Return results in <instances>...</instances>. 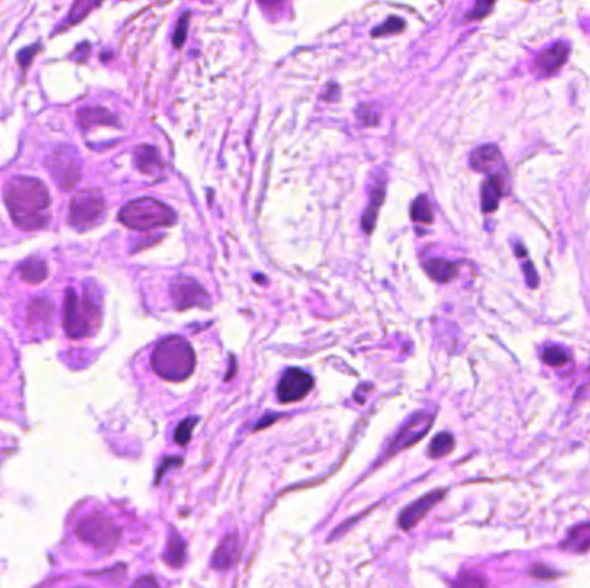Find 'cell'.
Instances as JSON below:
<instances>
[{"label": "cell", "instance_id": "obj_1", "mask_svg": "<svg viewBox=\"0 0 590 588\" xmlns=\"http://www.w3.org/2000/svg\"><path fill=\"white\" fill-rule=\"evenodd\" d=\"M4 202L12 221L24 231H36L47 226L51 216V196L36 178L16 176L4 186Z\"/></svg>", "mask_w": 590, "mask_h": 588}, {"label": "cell", "instance_id": "obj_2", "mask_svg": "<svg viewBox=\"0 0 590 588\" xmlns=\"http://www.w3.org/2000/svg\"><path fill=\"white\" fill-rule=\"evenodd\" d=\"M152 368L168 382H183L193 372L195 354L190 343L181 337H168L152 352Z\"/></svg>", "mask_w": 590, "mask_h": 588}, {"label": "cell", "instance_id": "obj_3", "mask_svg": "<svg viewBox=\"0 0 590 588\" xmlns=\"http://www.w3.org/2000/svg\"><path fill=\"white\" fill-rule=\"evenodd\" d=\"M119 221L126 228L147 231L152 228L171 226L176 223V213L163 202L151 197H140L126 202L119 211Z\"/></svg>", "mask_w": 590, "mask_h": 588}, {"label": "cell", "instance_id": "obj_4", "mask_svg": "<svg viewBox=\"0 0 590 588\" xmlns=\"http://www.w3.org/2000/svg\"><path fill=\"white\" fill-rule=\"evenodd\" d=\"M95 321H98V308L90 299L88 293L85 300L80 302L74 288L66 290L64 297V330L66 335L73 340L83 338L93 330Z\"/></svg>", "mask_w": 590, "mask_h": 588}, {"label": "cell", "instance_id": "obj_5", "mask_svg": "<svg viewBox=\"0 0 590 588\" xmlns=\"http://www.w3.org/2000/svg\"><path fill=\"white\" fill-rule=\"evenodd\" d=\"M106 216V198L101 190L86 188L74 193L69 204V223L74 230H92Z\"/></svg>", "mask_w": 590, "mask_h": 588}, {"label": "cell", "instance_id": "obj_6", "mask_svg": "<svg viewBox=\"0 0 590 588\" xmlns=\"http://www.w3.org/2000/svg\"><path fill=\"white\" fill-rule=\"evenodd\" d=\"M76 535L81 542L93 545L97 549H114L121 538V529L109 516L102 512H93L81 517L76 524Z\"/></svg>", "mask_w": 590, "mask_h": 588}, {"label": "cell", "instance_id": "obj_7", "mask_svg": "<svg viewBox=\"0 0 590 588\" xmlns=\"http://www.w3.org/2000/svg\"><path fill=\"white\" fill-rule=\"evenodd\" d=\"M49 173L54 178L59 188L73 190L81 178V159L73 145H59L49 154L47 161Z\"/></svg>", "mask_w": 590, "mask_h": 588}, {"label": "cell", "instance_id": "obj_8", "mask_svg": "<svg viewBox=\"0 0 590 588\" xmlns=\"http://www.w3.org/2000/svg\"><path fill=\"white\" fill-rule=\"evenodd\" d=\"M312 385H315V380L309 372L299 370V368L287 370L278 382V388H276L278 400L283 404L302 400L312 390Z\"/></svg>", "mask_w": 590, "mask_h": 588}, {"label": "cell", "instance_id": "obj_9", "mask_svg": "<svg viewBox=\"0 0 590 588\" xmlns=\"http://www.w3.org/2000/svg\"><path fill=\"white\" fill-rule=\"evenodd\" d=\"M433 423V416L428 412H418L414 416L410 417L406 421V425L399 430L397 435H395L394 442L390 444L389 454H397L401 450L407 449V447L414 445L416 442H419L424 435L428 433L430 426Z\"/></svg>", "mask_w": 590, "mask_h": 588}, {"label": "cell", "instance_id": "obj_10", "mask_svg": "<svg viewBox=\"0 0 590 588\" xmlns=\"http://www.w3.org/2000/svg\"><path fill=\"white\" fill-rule=\"evenodd\" d=\"M171 297L176 309H190L195 305L209 304V295L197 281L190 278H176L171 283Z\"/></svg>", "mask_w": 590, "mask_h": 588}, {"label": "cell", "instance_id": "obj_11", "mask_svg": "<svg viewBox=\"0 0 590 588\" xmlns=\"http://www.w3.org/2000/svg\"><path fill=\"white\" fill-rule=\"evenodd\" d=\"M444 495L445 490H437L422 497L419 500H416L414 504H411L410 507H406L401 512V516H399V527H401L404 532H411V529L444 499Z\"/></svg>", "mask_w": 590, "mask_h": 588}, {"label": "cell", "instance_id": "obj_12", "mask_svg": "<svg viewBox=\"0 0 590 588\" xmlns=\"http://www.w3.org/2000/svg\"><path fill=\"white\" fill-rule=\"evenodd\" d=\"M242 554L240 537L237 533H230L223 538L220 547L216 549L213 556V566L216 569H230L237 564Z\"/></svg>", "mask_w": 590, "mask_h": 588}, {"label": "cell", "instance_id": "obj_13", "mask_svg": "<svg viewBox=\"0 0 590 588\" xmlns=\"http://www.w3.org/2000/svg\"><path fill=\"white\" fill-rule=\"evenodd\" d=\"M502 156L499 152L496 145H482V147L474 148L472 154V166L477 171L487 173L490 176L499 175V169L502 168Z\"/></svg>", "mask_w": 590, "mask_h": 588}, {"label": "cell", "instance_id": "obj_14", "mask_svg": "<svg viewBox=\"0 0 590 588\" xmlns=\"http://www.w3.org/2000/svg\"><path fill=\"white\" fill-rule=\"evenodd\" d=\"M568 54L569 45L566 41H558V44L552 45L549 51L540 54L537 61H535V68H537V71L542 74V76H549V74L558 71L561 66L566 62Z\"/></svg>", "mask_w": 590, "mask_h": 588}, {"label": "cell", "instance_id": "obj_15", "mask_svg": "<svg viewBox=\"0 0 590 588\" xmlns=\"http://www.w3.org/2000/svg\"><path fill=\"white\" fill-rule=\"evenodd\" d=\"M135 161H137V166L143 175L148 176H158L163 171V161H161V156L158 148L151 147V145H142L135 151Z\"/></svg>", "mask_w": 590, "mask_h": 588}, {"label": "cell", "instance_id": "obj_16", "mask_svg": "<svg viewBox=\"0 0 590 588\" xmlns=\"http://www.w3.org/2000/svg\"><path fill=\"white\" fill-rule=\"evenodd\" d=\"M502 192H504V181H502L501 175L490 176L482 186V209L484 213H494L497 209L499 202L502 198Z\"/></svg>", "mask_w": 590, "mask_h": 588}, {"label": "cell", "instance_id": "obj_17", "mask_svg": "<svg viewBox=\"0 0 590 588\" xmlns=\"http://www.w3.org/2000/svg\"><path fill=\"white\" fill-rule=\"evenodd\" d=\"M76 119L80 128H83V130H88V128L95 126V124H111V126H116L118 124V119L107 109H102V107H85V109H80Z\"/></svg>", "mask_w": 590, "mask_h": 588}, {"label": "cell", "instance_id": "obj_18", "mask_svg": "<svg viewBox=\"0 0 590 588\" xmlns=\"http://www.w3.org/2000/svg\"><path fill=\"white\" fill-rule=\"evenodd\" d=\"M54 305L49 299H35L31 300L30 309H28V321L35 328H49L52 325Z\"/></svg>", "mask_w": 590, "mask_h": 588}, {"label": "cell", "instance_id": "obj_19", "mask_svg": "<svg viewBox=\"0 0 590 588\" xmlns=\"http://www.w3.org/2000/svg\"><path fill=\"white\" fill-rule=\"evenodd\" d=\"M18 273H19V276H21V280L26 281V283L39 285V283H42V281L47 280L49 268H47V263H45L44 259L30 258V259L23 260V263L19 264Z\"/></svg>", "mask_w": 590, "mask_h": 588}, {"label": "cell", "instance_id": "obj_20", "mask_svg": "<svg viewBox=\"0 0 590 588\" xmlns=\"http://www.w3.org/2000/svg\"><path fill=\"white\" fill-rule=\"evenodd\" d=\"M423 268L424 271H427V275L430 276L432 280H435L437 283H447V281L456 278L457 275L456 264L445 259H428L424 260Z\"/></svg>", "mask_w": 590, "mask_h": 588}, {"label": "cell", "instance_id": "obj_21", "mask_svg": "<svg viewBox=\"0 0 590 588\" xmlns=\"http://www.w3.org/2000/svg\"><path fill=\"white\" fill-rule=\"evenodd\" d=\"M561 547L571 552H587L590 549V523L576 524L569 529L566 540L561 544Z\"/></svg>", "mask_w": 590, "mask_h": 588}, {"label": "cell", "instance_id": "obj_22", "mask_svg": "<svg viewBox=\"0 0 590 588\" xmlns=\"http://www.w3.org/2000/svg\"><path fill=\"white\" fill-rule=\"evenodd\" d=\"M383 197H385V183H383V180H380L377 181V185H375L373 193H371L370 209L362 214V230H365L366 233H371V231H373L375 219H377V213L380 209V204H382Z\"/></svg>", "mask_w": 590, "mask_h": 588}, {"label": "cell", "instance_id": "obj_23", "mask_svg": "<svg viewBox=\"0 0 590 588\" xmlns=\"http://www.w3.org/2000/svg\"><path fill=\"white\" fill-rule=\"evenodd\" d=\"M164 559L169 566L173 568H180L185 561V542L181 540L180 535L176 533H171L169 537V544L166 552H164Z\"/></svg>", "mask_w": 590, "mask_h": 588}, {"label": "cell", "instance_id": "obj_24", "mask_svg": "<svg viewBox=\"0 0 590 588\" xmlns=\"http://www.w3.org/2000/svg\"><path fill=\"white\" fill-rule=\"evenodd\" d=\"M411 218L412 221L423 223V225H432L433 223V209L430 201L422 196L412 202L411 207Z\"/></svg>", "mask_w": 590, "mask_h": 588}, {"label": "cell", "instance_id": "obj_25", "mask_svg": "<svg viewBox=\"0 0 590 588\" xmlns=\"http://www.w3.org/2000/svg\"><path fill=\"white\" fill-rule=\"evenodd\" d=\"M452 449H454V437L451 433L444 432V433H439L435 438H433L428 454H430V457L433 459H440V457H445L447 454H451Z\"/></svg>", "mask_w": 590, "mask_h": 588}, {"label": "cell", "instance_id": "obj_26", "mask_svg": "<svg viewBox=\"0 0 590 588\" xmlns=\"http://www.w3.org/2000/svg\"><path fill=\"white\" fill-rule=\"evenodd\" d=\"M542 358H544V363L549 364V366L559 368V366H564V364L571 359V354H569L568 350H564L563 347L551 345L544 350Z\"/></svg>", "mask_w": 590, "mask_h": 588}, {"label": "cell", "instance_id": "obj_27", "mask_svg": "<svg viewBox=\"0 0 590 588\" xmlns=\"http://www.w3.org/2000/svg\"><path fill=\"white\" fill-rule=\"evenodd\" d=\"M452 588H489L487 578L480 573H461Z\"/></svg>", "mask_w": 590, "mask_h": 588}, {"label": "cell", "instance_id": "obj_28", "mask_svg": "<svg viewBox=\"0 0 590 588\" xmlns=\"http://www.w3.org/2000/svg\"><path fill=\"white\" fill-rule=\"evenodd\" d=\"M95 7H98L97 2H85V0H78V2L73 4L71 12H69V18L68 21H66V24H69V26H71V24H76L78 21L83 19L90 11L95 9Z\"/></svg>", "mask_w": 590, "mask_h": 588}, {"label": "cell", "instance_id": "obj_29", "mask_svg": "<svg viewBox=\"0 0 590 588\" xmlns=\"http://www.w3.org/2000/svg\"><path fill=\"white\" fill-rule=\"evenodd\" d=\"M402 30H404V21L399 19V18H390L389 21H385L382 26H377V30L371 31V35H373V36H385V35H390V33H399Z\"/></svg>", "mask_w": 590, "mask_h": 588}, {"label": "cell", "instance_id": "obj_30", "mask_svg": "<svg viewBox=\"0 0 590 588\" xmlns=\"http://www.w3.org/2000/svg\"><path fill=\"white\" fill-rule=\"evenodd\" d=\"M357 118L359 121L365 123L366 126H373V124L378 123L380 119V113L377 107H371V106H365V107H359L357 111Z\"/></svg>", "mask_w": 590, "mask_h": 588}, {"label": "cell", "instance_id": "obj_31", "mask_svg": "<svg viewBox=\"0 0 590 588\" xmlns=\"http://www.w3.org/2000/svg\"><path fill=\"white\" fill-rule=\"evenodd\" d=\"M195 423H197V420L195 417H190V420H185L183 423H181L178 428H176V442H178V444H181V445H185V444H188V440H190V435H192V430H193V426H195Z\"/></svg>", "mask_w": 590, "mask_h": 588}, {"label": "cell", "instance_id": "obj_32", "mask_svg": "<svg viewBox=\"0 0 590 588\" xmlns=\"http://www.w3.org/2000/svg\"><path fill=\"white\" fill-rule=\"evenodd\" d=\"M188 19H190L188 12H187V14H185V16H181V19H180V23H178V30H176L175 39H173V41H175V47H176V49H180L181 45H183L185 39H187Z\"/></svg>", "mask_w": 590, "mask_h": 588}, {"label": "cell", "instance_id": "obj_33", "mask_svg": "<svg viewBox=\"0 0 590 588\" xmlns=\"http://www.w3.org/2000/svg\"><path fill=\"white\" fill-rule=\"evenodd\" d=\"M530 574L539 579H551V578L558 577V571L547 568V566H542V564H534L530 568Z\"/></svg>", "mask_w": 590, "mask_h": 588}, {"label": "cell", "instance_id": "obj_34", "mask_svg": "<svg viewBox=\"0 0 590 588\" xmlns=\"http://www.w3.org/2000/svg\"><path fill=\"white\" fill-rule=\"evenodd\" d=\"M40 49H42V45L35 44V45H31V47L24 49V51L19 52L18 61H19V64H21V68H23V69H26L28 66H30V62L33 61V57H35V54L39 52Z\"/></svg>", "mask_w": 590, "mask_h": 588}, {"label": "cell", "instance_id": "obj_35", "mask_svg": "<svg viewBox=\"0 0 590 588\" xmlns=\"http://www.w3.org/2000/svg\"><path fill=\"white\" fill-rule=\"evenodd\" d=\"M494 7L492 2H478L477 6H474V9L472 11V14H469V19H480L484 18V16L489 12L490 9Z\"/></svg>", "mask_w": 590, "mask_h": 588}, {"label": "cell", "instance_id": "obj_36", "mask_svg": "<svg viewBox=\"0 0 590 588\" xmlns=\"http://www.w3.org/2000/svg\"><path fill=\"white\" fill-rule=\"evenodd\" d=\"M131 588H159V583L158 579L154 577H151V574H147V577H142L138 579L137 583H135Z\"/></svg>", "mask_w": 590, "mask_h": 588}, {"label": "cell", "instance_id": "obj_37", "mask_svg": "<svg viewBox=\"0 0 590 588\" xmlns=\"http://www.w3.org/2000/svg\"><path fill=\"white\" fill-rule=\"evenodd\" d=\"M525 271H527V280H528V285H530V287H537V285H539L537 273L534 271V268H531V264H530V263H525Z\"/></svg>", "mask_w": 590, "mask_h": 588}, {"label": "cell", "instance_id": "obj_38", "mask_svg": "<svg viewBox=\"0 0 590 588\" xmlns=\"http://www.w3.org/2000/svg\"><path fill=\"white\" fill-rule=\"evenodd\" d=\"M78 588H86V587H78Z\"/></svg>", "mask_w": 590, "mask_h": 588}]
</instances>
